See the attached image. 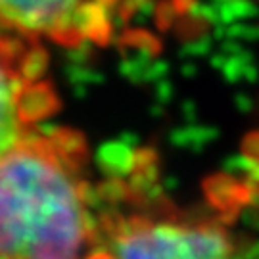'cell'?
Returning <instances> with one entry per match:
<instances>
[{"label": "cell", "mask_w": 259, "mask_h": 259, "mask_svg": "<svg viewBox=\"0 0 259 259\" xmlns=\"http://www.w3.org/2000/svg\"><path fill=\"white\" fill-rule=\"evenodd\" d=\"M87 144L33 131L0 157V259H83L96 242Z\"/></svg>", "instance_id": "cell-1"}, {"label": "cell", "mask_w": 259, "mask_h": 259, "mask_svg": "<svg viewBox=\"0 0 259 259\" xmlns=\"http://www.w3.org/2000/svg\"><path fill=\"white\" fill-rule=\"evenodd\" d=\"M94 244L115 259H234V242L221 223L165 202L104 211L96 217Z\"/></svg>", "instance_id": "cell-2"}, {"label": "cell", "mask_w": 259, "mask_h": 259, "mask_svg": "<svg viewBox=\"0 0 259 259\" xmlns=\"http://www.w3.org/2000/svg\"><path fill=\"white\" fill-rule=\"evenodd\" d=\"M115 0H0V27L27 38L75 47L84 38L104 42Z\"/></svg>", "instance_id": "cell-4"}, {"label": "cell", "mask_w": 259, "mask_h": 259, "mask_svg": "<svg viewBox=\"0 0 259 259\" xmlns=\"http://www.w3.org/2000/svg\"><path fill=\"white\" fill-rule=\"evenodd\" d=\"M83 259H115V257H113V255H111L108 250H104V248H98V250L89 251V253H87Z\"/></svg>", "instance_id": "cell-5"}, {"label": "cell", "mask_w": 259, "mask_h": 259, "mask_svg": "<svg viewBox=\"0 0 259 259\" xmlns=\"http://www.w3.org/2000/svg\"><path fill=\"white\" fill-rule=\"evenodd\" d=\"M45 52L33 38L0 35V157L29 137L54 111L56 94L42 79Z\"/></svg>", "instance_id": "cell-3"}]
</instances>
